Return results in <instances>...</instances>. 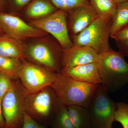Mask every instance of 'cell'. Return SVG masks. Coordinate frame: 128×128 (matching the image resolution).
I'll return each instance as SVG.
<instances>
[{
	"label": "cell",
	"instance_id": "cell-31",
	"mask_svg": "<svg viewBox=\"0 0 128 128\" xmlns=\"http://www.w3.org/2000/svg\"><path fill=\"white\" fill-rule=\"evenodd\" d=\"M116 2L120 3V2H124L128 0H114Z\"/></svg>",
	"mask_w": 128,
	"mask_h": 128
},
{
	"label": "cell",
	"instance_id": "cell-8",
	"mask_svg": "<svg viewBox=\"0 0 128 128\" xmlns=\"http://www.w3.org/2000/svg\"><path fill=\"white\" fill-rule=\"evenodd\" d=\"M66 16L67 12L58 9L54 13L44 18L30 20L29 24L52 34L63 49H67L74 44L69 35Z\"/></svg>",
	"mask_w": 128,
	"mask_h": 128
},
{
	"label": "cell",
	"instance_id": "cell-11",
	"mask_svg": "<svg viewBox=\"0 0 128 128\" xmlns=\"http://www.w3.org/2000/svg\"><path fill=\"white\" fill-rule=\"evenodd\" d=\"M98 17L90 3L67 12L66 22L69 35L73 38L84 30Z\"/></svg>",
	"mask_w": 128,
	"mask_h": 128
},
{
	"label": "cell",
	"instance_id": "cell-14",
	"mask_svg": "<svg viewBox=\"0 0 128 128\" xmlns=\"http://www.w3.org/2000/svg\"><path fill=\"white\" fill-rule=\"evenodd\" d=\"M58 9L50 0H33L22 11L26 18L35 20L44 18Z\"/></svg>",
	"mask_w": 128,
	"mask_h": 128
},
{
	"label": "cell",
	"instance_id": "cell-18",
	"mask_svg": "<svg viewBox=\"0 0 128 128\" xmlns=\"http://www.w3.org/2000/svg\"><path fill=\"white\" fill-rule=\"evenodd\" d=\"M128 24V0L118 3L112 18L110 36Z\"/></svg>",
	"mask_w": 128,
	"mask_h": 128
},
{
	"label": "cell",
	"instance_id": "cell-7",
	"mask_svg": "<svg viewBox=\"0 0 128 128\" xmlns=\"http://www.w3.org/2000/svg\"><path fill=\"white\" fill-rule=\"evenodd\" d=\"M107 90L100 84L92 99L89 110L92 128H112L114 122L116 104Z\"/></svg>",
	"mask_w": 128,
	"mask_h": 128
},
{
	"label": "cell",
	"instance_id": "cell-16",
	"mask_svg": "<svg viewBox=\"0 0 128 128\" xmlns=\"http://www.w3.org/2000/svg\"><path fill=\"white\" fill-rule=\"evenodd\" d=\"M67 112L74 128H92L89 110L86 108L71 105L66 107Z\"/></svg>",
	"mask_w": 128,
	"mask_h": 128
},
{
	"label": "cell",
	"instance_id": "cell-17",
	"mask_svg": "<svg viewBox=\"0 0 128 128\" xmlns=\"http://www.w3.org/2000/svg\"><path fill=\"white\" fill-rule=\"evenodd\" d=\"M89 2L98 17L111 19L114 16L119 3L114 0H89Z\"/></svg>",
	"mask_w": 128,
	"mask_h": 128
},
{
	"label": "cell",
	"instance_id": "cell-25",
	"mask_svg": "<svg viewBox=\"0 0 128 128\" xmlns=\"http://www.w3.org/2000/svg\"><path fill=\"white\" fill-rule=\"evenodd\" d=\"M22 128H48L38 122L26 112L24 113L23 126Z\"/></svg>",
	"mask_w": 128,
	"mask_h": 128
},
{
	"label": "cell",
	"instance_id": "cell-28",
	"mask_svg": "<svg viewBox=\"0 0 128 128\" xmlns=\"http://www.w3.org/2000/svg\"><path fill=\"white\" fill-rule=\"evenodd\" d=\"M5 126V121L2 114V104L0 100V128Z\"/></svg>",
	"mask_w": 128,
	"mask_h": 128
},
{
	"label": "cell",
	"instance_id": "cell-13",
	"mask_svg": "<svg viewBox=\"0 0 128 128\" xmlns=\"http://www.w3.org/2000/svg\"><path fill=\"white\" fill-rule=\"evenodd\" d=\"M60 73L79 81L98 84L102 83L97 62L63 68Z\"/></svg>",
	"mask_w": 128,
	"mask_h": 128
},
{
	"label": "cell",
	"instance_id": "cell-23",
	"mask_svg": "<svg viewBox=\"0 0 128 128\" xmlns=\"http://www.w3.org/2000/svg\"><path fill=\"white\" fill-rule=\"evenodd\" d=\"M33 0H6L7 8L12 12H22Z\"/></svg>",
	"mask_w": 128,
	"mask_h": 128
},
{
	"label": "cell",
	"instance_id": "cell-10",
	"mask_svg": "<svg viewBox=\"0 0 128 128\" xmlns=\"http://www.w3.org/2000/svg\"><path fill=\"white\" fill-rule=\"evenodd\" d=\"M50 87L34 94H28L26 112L36 121L48 118L53 107L58 108L63 105Z\"/></svg>",
	"mask_w": 128,
	"mask_h": 128
},
{
	"label": "cell",
	"instance_id": "cell-9",
	"mask_svg": "<svg viewBox=\"0 0 128 128\" xmlns=\"http://www.w3.org/2000/svg\"><path fill=\"white\" fill-rule=\"evenodd\" d=\"M0 25L5 34L20 42L28 38H42L48 34L26 23L14 12H0Z\"/></svg>",
	"mask_w": 128,
	"mask_h": 128
},
{
	"label": "cell",
	"instance_id": "cell-26",
	"mask_svg": "<svg viewBox=\"0 0 128 128\" xmlns=\"http://www.w3.org/2000/svg\"><path fill=\"white\" fill-rule=\"evenodd\" d=\"M110 37L116 41H128V24Z\"/></svg>",
	"mask_w": 128,
	"mask_h": 128
},
{
	"label": "cell",
	"instance_id": "cell-21",
	"mask_svg": "<svg viewBox=\"0 0 128 128\" xmlns=\"http://www.w3.org/2000/svg\"><path fill=\"white\" fill-rule=\"evenodd\" d=\"M56 7L68 12L80 6L89 4V0H50Z\"/></svg>",
	"mask_w": 128,
	"mask_h": 128
},
{
	"label": "cell",
	"instance_id": "cell-30",
	"mask_svg": "<svg viewBox=\"0 0 128 128\" xmlns=\"http://www.w3.org/2000/svg\"><path fill=\"white\" fill-rule=\"evenodd\" d=\"M4 34V32H3V30H2V28L0 25V36Z\"/></svg>",
	"mask_w": 128,
	"mask_h": 128
},
{
	"label": "cell",
	"instance_id": "cell-24",
	"mask_svg": "<svg viewBox=\"0 0 128 128\" xmlns=\"http://www.w3.org/2000/svg\"><path fill=\"white\" fill-rule=\"evenodd\" d=\"M11 80L9 76L0 73V100L2 102L11 86Z\"/></svg>",
	"mask_w": 128,
	"mask_h": 128
},
{
	"label": "cell",
	"instance_id": "cell-22",
	"mask_svg": "<svg viewBox=\"0 0 128 128\" xmlns=\"http://www.w3.org/2000/svg\"><path fill=\"white\" fill-rule=\"evenodd\" d=\"M114 121L121 124L123 128H128V104L124 102H116Z\"/></svg>",
	"mask_w": 128,
	"mask_h": 128
},
{
	"label": "cell",
	"instance_id": "cell-12",
	"mask_svg": "<svg viewBox=\"0 0 128 128\" xmlns=\"http://www.w3.org/2000/svg\"><path fill=\"white\" fill-rule=\"evenodd\" d=\"M99 56L88 46L73 45L70 48L64 50L61 60L62 68L97 62Z\"/></svg>",
	"mask_w": 128,
	"mask_h": 128
},
{
	"label": "cell",
	"instance_id": "cell-2",
	"mask_svg": "<svg viewBox=\"0 0 128 128\" xmlns=\"http://www.w3.org/2000/svg\"><path fill=\"white\" fill-rule=\"evenodd\" d=\"M102 85L114 92L128 85V63L120 51L111 50L100 54L97 62Z\"/></svg>",
	"mask_w": 128,
	"mask_h": 128
},
{
	"label": "cell",
	"instance_id": "cell-1",
	"mask_svg": "<svg viewBox=\"0 0 128 128\" xmlns=\"http://www.w3.org/2000/svg\"><path fill=\"white\" fill-rule=\"evenodd\" d=\"M99 85L76 80L60 73L51 88L62 105L88 108Z\"/></svg>",
	"mask_w": 128,
	"mask_h": 128
},
{
	"label": "cell",
	"instance_id": "cell-5",
	"mask_svg": "<svg viewBox=\"0 0 128 128\" xmlns=\"http://www.w3.org/2000/svg\"><path fill=\"white\" fill-rule=\"evenodd\" d=\"M64 49L58 42L48 43L38 40L24 46L25 57L32 62L57 73L60 72Z\"/></svg>",
	"mask_w": 128,
	"mask_h": 128
},
{
	"label": "cell",
	"instance_id": "cell-27",
	"mask_svg": "<svg viewBox=\"0 0 128 128\" xmlns=\"http://www.w3.org/2000/svg\"><path fill=\"white\" fill-rule=\"evenodd\" d=\"M116 43L118 51L128 58V41H116Z\"/></svg>",
	"mask_w": 128,
	"mask_h": 128
},
{
	"label": "cell",
	"instance_id": "cell-29",
	"mask_svg": "<svg viewBox=\"0 0 128 128\" xmlns=\"http://www.w3.org/2000/svg\"><path fill=\"white\" fill-rule=\"evenodd\" d=\"M7 8L6 0H0V12H6Z\"/></svg>",
	"mask_w": 128,
	"mask_h": 128
},
{
	"label": "cell",
	"instance_id": "cell-15",
	"mask_svg": "<svg viewBox=\"0 0 128 128\" xmlns=\"http://www.w3.org/2000/svg\"><path fill=\"white\" fill-rule=\"evenodd\" d=\"M0 55L21 60L26 58L24 46L5 34L0 36Z\"/></svg>",
	"mask_w": 128,
	"mask_h": 128
},
{
	"label": "cell",
	"instance_id": "cell-4",
	"mask_svg": "<svg viewBox=\"0 0 128 128\" xmlns=\"http://www.w3.org/2000/svg\"><path fill=\"white\" fill-rule=\"evenodd\" d=\"M28 95L21 83L12 82L2 102L5 128H22Z\"/></svg>",
	"mask_w": 128,
	"mask_h": 128
},
{
	"label": "cell",
	"instance_id": "cell-19",
	"mask_svg": "<svg viewBox=\"0 0 128 128\" xmlns=\"http://www.w3.org/2000/svg\"><path fill=\"white\" fill-rule=\"evenodd\" d=\"M22 60L0 55V73L11 79L18 78V71Z\"/></svg>",
	"mask_w": 128,
	"mask_h": 128
},
{
	"label": "cell",
	"instance_id": "cell-3",
	"mask_svg": "<svg viewBox=\"0 0 128 128\" xmlns=\"http://www.w3.org/2000/svg\"><path fill=\"white\" fill-rule=\"evenodd\" d=\"M112 19L98 17L84 30L73 38L74 45L88 46L98 54L112 49L109 44Z\"/></svg>",
	"mask_w": 128,
	"mask_h": 128
},
{
	"label": "cell",
	"instance_id": "cell-6",
	"mask_svg": "<svg viewBox=\"0 0 128 128\" xmlns=\"http://www.w3.org/2000/svg\"><path fill=\"white\" fill-rule=\"evenodd\" d=\"M58 73L24 60L18 71V78L28 95L51 87Z\"/></svg>",
	"mask_w": 128,
	"mask_h": 128
},
{
	"label": "cell",
	"instance_id": "cell-20",
	"mask_svg": "<svg viewBox=\"0 0 128 128\" xmlns=\"http://www.w3.org/2000/svg\"><path fill=\"white\" fill-rule=\"evenodd\" d=\"M52 128H74L69 118L66 106L62 105L55 114Z\"/></svg>",
	"mask_w": 128,
	"mask_h": 128
}]
</instances>
